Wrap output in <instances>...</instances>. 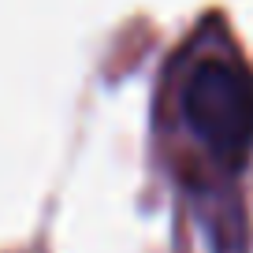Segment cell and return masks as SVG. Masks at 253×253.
I'll return each mask as SVG.
<instances>
[{"instance_id": "obj_1", "label": "cell", "mask_w": 253, "mask_h": 253, "mask_svg": "<svg viewBox=\"0 0 253 253\" xmlns=\"http://www.w3.org/2000/svg\"><path fill=\"white\" fill-rule=\"evenodd\" d=\"M179 116L220 171L253 160V71L238 56H201L179 86Z\"/></svg>"}]
</instances>
